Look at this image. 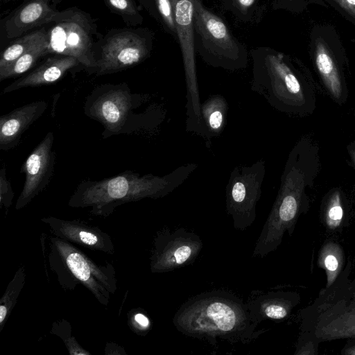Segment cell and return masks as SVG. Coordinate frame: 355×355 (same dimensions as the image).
I'll use <instances>...</instances> for the list:
<instances>
[{
    "label": "cell",
    "mask_w": 355,
    "mask_h": 355,
    "mask_svg": "<svg viewBox=\"0 0 355 355\" xmlns=\"http://www.w3.org/2000/svg\"><path fill=\"white\" fill-rule=\"evenodd\" d=\"M251 89L279 112L303 116L316 107V87L308 69L298 60L270 47L250 51Z\"/></svg>",
    "instance_id": "6da1fadb"
},
{
    "label": "cell",
    "mask_w": 355,
    "mask_h": 355,
    "mask_svg": "<svg viewBox=\"0 0 355 355\" xmlns=\"http://www.w3.org/2000/svg\"><path fill=\"white\" fill-rule=\"evenodd\" d=\"M48 107L45 101H34L17 107L0 117V149L16 146L22 134L38 119Z\"/></svg>",
    "instance_id": "e0dca14e"
},
{
    "label": "cell",
    "mask_w": 355,
    "mask_h": 355,
    "mask_svg": "<svg viewBox=\"0 0 355 355\" xmlns=\"http://www.w3.org/2000/svg\"><path fill=\"white\" fill-rule=\"evenodd\" d=\"M195 163L184 164L164 176L140 175L125 171L101 180H85L77 187L68 205L73 208H90L89 214L107 217L126 202L144 198H162L181 185L195 171Z\"/></svg>",
    "instance_id": "3957f363"
},
{
    "label": "cell",
    "mask_w": 355,
    "mask_h": 355,
    "mask_svg": "<svg viewBox=\"0 0 355 355\" xmlns=\"http://www.w3.org/2000/svg\"><path fill=\"white\" fill-rule=\"evenodd\" d=\"M347 149L349 157H350L352 163L355 166V138L349 142V145L347 147Z\"/></svg>",
    "instance_id": "8d00e7d4"
},
{
    "label": "cell",
    "mask_w": 355,
    "mask_h": 355,
    "mask_svg": "<svg viewBox=\"0 0 355 355\" xmlns=\"http://www.w3.org/2000/svg\"><path fill=\"white\" fill-rule=\"evenodd\" d=\"M171 1L186 80V131L202 136L205 130L201 117L194 46L195 0Z\"/></svg>",
    "instance_id": "30bf717a"
},
{
    "label": "cell",
    "mask_w": 355,
    "mask_h": 355,
    "mask_svg": "<svg viewBox=\"0 0 355 355\" xmlns=\"http://www.w3.org/2000/svg\"><path fill=\"white\" fill-rule=\"evenodd\" d=\"M182 334L198 339L248 343L264 332L250 318L248 305L234 293L214 290L195 295L173 318Z\"/></svg>",
    "instance_id": "7a4b0ae2"
},
{
    "label": "cell",
    "mask_w": 355,
    "mask_h": 355,
    "mask_svg": "<svg viewBox=\"0 0 355 355\" xmlns=\"http://www.w3.org/2000/svg\"><path fill=\"white\" fill-rule=\"evenodd\" d=\"M51 332L64 341L68 352L71 355H90L91 353L83 348L71 334V327L68 321L61 320L54 322Z\"/></svg>",
    "instance_id": "83f0119b"
},
{
    "label": "cell",
    "mask_w": 355,
    "mask_h": 355,
    "mask_svg": "<svg viewBox=\"0 0 355 355\" xmlns=\"http://www.w3.org/2000/svg\"><path fill=\"white\" fill-rule=\"evenodd\" d=\"M133 105V96L125 83L97 87L87 96L85 113L101 123L109 135L118 133Z\"/></svg>",
    "instance_id": "4fadbf2b"
},
{
    "label": "cell",
    "mask_w": 355,
    "mask_h": 355,
    "mask_svg": "<svg viewBox=\"0 0 355 355\" xmlns=\"http://www.w3.org/2000/svg\"><path fill=\"white\" fill-rule=\"evenodd\" d=\"M194 46L205 62L228 71L245 69L249 53L244 44L234 36L225 21L207 8L202 0H195Z\"/></svg>",
    "instance_id": "8992f818"
},
{
    "label": "cell",
    "mask_w": 355,
    "mask_h": 355,
    "mask_svg": "<svg viewBox=\"0 0 355 355\" xmlns=\"http://www.w3.org/2000/svg\"><path fill=\"white\" fill-rule=\"evenodd\" d=\"M300 301V295L297 292L279 291L261 294L247 305L251 319L259 324L266 320L286 318Z\"/></svg>",
    "instance_id": "ac0fdd59"
},
{
    "label": "cell",
    "mask_w": 355,
    "mask_h": 355,
    "mask_svg": "<svg viewBox=\"0 0 355 355\" xmlns=\"http://www.w3.org/2000/svg\"><path fill=\"white\" fill-rule=\"evenodd\" d=\"M80 62L71 56L55 55L48 58L29 73L24 76L3 89V93H9L28 87L49 85L60 80L69 69Z\"/></svg>",
    "instance_id": "d6986e66"
},
{
    "label": "cell",
    "mask_w": 355,
    "mask_h": 355,
    "mask_svg": "<svg viewBox=\"0 0 355 355\" xmlns=\"http://www.w3.org/2000/svg\"><path fill=\"white\" fill-rule=\"evenodd\" d=\"M14 192L10 182L7 179L6 171L3 165L0 171V208H4L6 215L12 205Z\"/></svg>",
    "instance_id": "4dcf8cb0"
},
{
    "label": "cell",
    "mask_w": 355,
    "mask_h": 355,
    "mask_svg": "<svg viewBox=\"0 0 355 355\" xmlns=\"http://www.w3.org/2000/svg\"><path fill=\"white\" fill-rule=\"evenodd\" d=\"M53 140V132H49L23 164L21 172L25 174V182L15 205L16 210L29 204L49 183L55 161L52 150Z\"/></svg>",
    "instance_id": "5bb4252c"
},
{
    "label": "cell",
    "mask_w": 355,
    "mask_h": 355,
    "mask_svg": "<svg viewBox=\"0 0 355 355\" xmlns=\"http://www.w3.org/2000/svg\"><path fill=\"white\" fill-rule=\"evenodd\" d=\"M139 6L145 9L148 14L153 17L157 22L159 21V17L154 3V0H137Z\"/></svg>",
    "instance_id": "e575fe53"
},
{
    "label": "cell",
    "mask_w": 355,
    "mask_h": 355,
    "mask_svg": "<svg viewBox=\"0 0 355 355\" xmlns=\"http://www.w3.org/2000/svg\"><path fill=\"white\" fill-rule=\"evenodd\" d=\"M345 251L340 243L335 241H326L320 248L318 266L326 275L324 288L331 286L337 279L346 264Z\"/></svg>",
    "instance_id": "7402d4cb"
},
{
    "label": "cell",
    "mask_w": 355,
    "mask_h": 355,
    "mask_svg": "<svg viewBox=\"0 0 355 355\" xmlns=\"http://www.w3.org/2000/svg\"><path fill=\"white\" fill-rule=\"evenodd\" d=\"M48 55L46 31L33 46L21 55L12 65L0 73V81L9 78L19 76L26 73L42 57Z\"/></svg>",
    "instance_id": "603a6c76"
},
{
    "label": "cell",
    "mask_w": 355,
    "mask_h": 355,
    "mask_svg": "<svg viewBox=\"0 0 355 355\" xmlns=\"http://www.w3.org/2000/svg\"><path fill=\"white\" fill-rule=\"evenodd\" d=\"M266 1L270 0H221L222 6L239 21L259 23L266 11Z\"/></svg>",
    "instance_id": "cb8c5ba5"
},
{
    "label": "cell",
    "mask_w": 355,
    "mask_h": 355,
    "mask_svg": "<svg viewBox=\"0 0 355 355\" xmlns=\"http://www.w3.org/2000/svg\"><path fill=\"white\" fill-rule=\"evenodd\" d=\"M46 30L47 53L76 58L87 68L95 69L96 26L76 8L58 11Z\"/></svg>",
    "instance_id": "52a82bcc"
},
{
    "label": "cell",
    "mask_w": 355,
    "mask_h": 355,
    "mask_svg": "<svg viewBox=\"0 0 355 355\" xmlns=\"http://www.w3.org/2000/svg\"><path fill=\"white\" fill-rule=\"evenodd\" d=\"M343 355H355V338H348L340 351Z\"/></svg>",
    "instance_id": "d590c367"
},
{
    "label": "cell",
    "mask_w": 355,
    "mask_h": 355,
    "mask_svg": "<svg viewBox=\"0 0 355 355\" xmlns=\"http://www.w3.org/2000/svg\"><path fill=\"white\" fill-rule=\"evenodd\" d=\"M201 239L183 227L157 232L150 256V269L153 273L171 272L195 261L202 248Z\"/></svg>",
    "instance_id": "7c38bea8"
},
{
    "label": "cell",
    "mask_w": 355,
    "mask_h": 355,
    "mask_svg": "<svg viewBox=\"0 0 355 355\" xmlns=\"http://www.w3.org/2000/svg\"><path fill=\"white\" fill-rule=\"evenodd\" d=\"M355 25V0H322Z\"/></svg>",
    "instance_id": "1f68e13d"
},
{
    "label": "cell",
    "mask_w": 355,
    "mask_h": 355,
    "mask_svg": "<svg viewBox=\"0 0 355 355\" xmlns=\"http://www.w3.org/2000/svg\"><path fill=\"white\" fill-rule=\"evenodd\" d=\"M111 12L119 15L128 27L141 25L144 17L135 0H103Z\"/></svg>",
    "instance_id": "4316f807"
},
{
    "label": "cell",
    "mask_w": 355,
    "mask_h": 355,
    "mask_svg": "<svg viewBox=\"0 0 355 355\" xmlns=\"http://www.w3.org/2000/svg\"><path fill=\"white\" fill-rule=\"evenodd\" d=\"M274 10H284L293 13H300L311 4L324 7L328 5L322 0H270Z\"/></svg>",
    "instance_id": "f546056e"
},
{
    "label": "cell",
    "mask_w": 355,
    "mask_h": 355,
    "mask_svg": "<svg viewBox=\"0 0 355 355\" xmlns=\"http://www.w3.org/2000/svg\"><path fill=\"white\" fill-rule=\"evenodd\" d=\"M42 28L28 33L14 40L1 53L0 58V73L12 65L21 55L33 46L46 33Z\"/></svg>",
    "instance_id": "d4e9b609"
},
{
    "label": "cell",
    "mask_w": 355,
    "mask_h": 355,
    "mask_svg": "<svg viewBox=\"0 0 355 355\" xmlns=\"http://www.w3.org/2000/svg\"><path fill=\"white\" fill-rule=\"evenodd\" d=\"M153 40L154 33L148 28L110 30L96 45L97 75L116 73L141 63L150 56Z\"/></svg>",
    "instance_id": "ba28073f"
},
{
    "label": "cell",
    "mask_w": 355,
    "mask_h": 355,
    "mask_svg": "<svg viewBox=\"0 0 355 355\" xmlns=\"http://www.w3.org/2000/svg\"><path fill=\"white\" fill-rule=\"evenodd\" d=\"M49 268L63 289L72 291L82 284L100 304L108 305L117 289L116 270L111 263L99 265L73 243L55 236L49 238Z\"/></svg>",
    "instance_id": "5b68a950"
},
{
    "label": "cell",
    "mask_w": 355,
    "mask_h": 355,
    "mask_svg": "<svg viewBox=\"0 0 355 355\" xmlns=\"http://www.w3.org/2000/svg\"><path fill=\"white\" fill-rule=\"evenodd\" d=\"M132 330L137 334L145 335L150 328L149 318L141 312H135L132 314L129 320Z\"/></svg>",
    "instance_id": "836d02e7"
},
{
    "label": "cell",
    "mask_w": 355,
    "mask_h": 355,
    "mask_svg": "<svg viewBox=\"0 0 355 355\" xmlns=\"http://www.w3.org/2000/svg\"><path fill=\"white\" fill-rule=\"evenodd\" d=\"M320 343L313 338L299 334L295 355H316Z\"/></svg>",
    "instance_id": "d6a6232c"
},
{
    "label": "cell",
    "mask_w": 355,
    "mask_h": 355,
    "mask_svg": "<svg viewBox=\"0 0 355 355\" xmlns=\"http://www.w3.org/2000/svg\"><path fill=\"white\" fill-rule=\"evenodd\" d=\"M309 52L315 71L331 98L340 105L348 97L344 46L335 28L316 24L309 35Z\"/></svg>",
    "instance_id": "9c48e42d"
},
{
    "label": "cell",
    "mask_w": 355,
    "mask_h": 355,
    "mask_svg": "<svg viewBox=\"0 0 355 355\" xmlns=\"http://www.w3.org/2000/svg\"><path fill=\"white\" fill-rule=\"evenodd\" d=\"M41 220L57 237L92 250L110 255L114 253L112 238L98 227L78 220H64L53 216L44 217Z\"/></svg>",
    "instance_id": "9a60e30c"
},
{
    "label": "cell",
    "mask_w": 355,
    "mask_h": 355,
    "mask_svg": "<svg viewBox=\"0 0 355 355\" xmlns=\"http://www.w3.org/2000/svg\"><path fill=\"white\" fill-rule=\"evenodd\" d=\"M265 173L263 159L251 166H237L231 172L225 188V204L236 230L243 231L254 223Z\"/></svg>",
    "instance_id": "8fae6325"
},
{
    "label": "cell",
    "mask_w": 355,
    "mask_h": 355,
    "mask_svg": "<svg viewBox=\"0 0 355 355\" xmlns=\"http://www.w3.org/2000/svg\"><path fill=\"white\" fill-rule=\"evenodd\" d=\"M201 117L207 135V146L212 137L219 136L226 125L227 103L220 94L210 96L201 103Z\"/></svg>",
    "instance_id": "44dd1931"
},
{
    "label": "cell",
    "mask_w": 355,
    "mask_h": 355,
    "mask_svg": "<svg viewBox=\"0 0 355 355\" xmlns=\"http://www.w3.org/2000/svg\"><path fill=\"white\" fill-rule=\"evenodd\" d=\"M62 0H24L4 22L7 39L18 38L31 30L51 22Z\"/></svg>",
    "instance_id": "2e32d148"
},
{
    "label": "cell",
    "mask_w": 355,
    "mask_h": 355,
    "mask_svg": "<svg viewBox=\"0 0 355 355\" xmlns=\"http://www.w3.org/2000/svg\"><path fill=\"white\" fill-rule=\"evenodd\" d=\"M347 202L343 191L331 190L323 198L320 206L322 223L329 232H341L347 225Z\"/></svg>",
    "instance_id": "ffe728a7"
},
{
    "label": "cell",
    "mask_w": 355,
    "mask_h": 355,
    "mask_svg": "<svg viewBox=\"0 0 355 355\" xmlns=\"http://www.w3.org/2000/svg\"><path fill=\"white\" fill-rule=\"evenodd\" d=\"M351 269L348 258L335 282L300 311V334L320 343L355 338V277L350 278Z\"/></svg>",
    "instance_id": "277c9868"
},
{
    "label": "cell",
    "mask_w": 355,
    "mask_h": 355,
    "mask_svg": "<svg viewBox=\"0 0 355 355\" xmlns=\"http://www.w3.org/2000/svg\"><path fill=\"white\" fill-rule=\"evenodd\" d=\"M159 23L164 30L178 42L173 6L171 0H154Z\"/></svg>",
    "instance_id": "f1b7e54d"
},
{
    "label": "cell",
    "mask_w": 355,
    "mask_h": 355,
    "mask_svg": "<svg viewBox=\"0 0 355 355\" xmlns=\"http://www.w3.org/2000/svg\"><path fill=\"white\" fill-rule=\"evenodd\" d=\"M26 272L24 266H20L13 278L9 282L5 293L0 299V331H2L25 283Z\"/></svg>",
    "instance_id": "484cf974"
}]
</instances>
